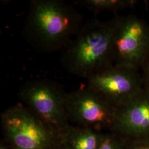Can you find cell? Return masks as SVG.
<instances>
[{
  "label": "cell",
  "mask_w": 149,
  "mask_h": 149,
  "mask_svg": "<svg viewBox=\"0 0 149 149\" xmlns=\"http://www.w3.org/2000/svg\"><path fill=\"white\" fill-rule=\"evenodd\" d=\"M72 3L61 0H32L23 27L24 39L37 52L61 51L84 23Z\"/></svg>",
  "instance_id": "obj_1"
},
{
  "label": "cell",
  "mask_w": 149,
  "mask_h": 149,
  "mask_svg": "<svg viewBox=\"0 0 149 149\" xmlns=\"http://www.w3.org/2000/svg\"><path fill=\"white\" fill-rule=\"evenodd\" d=\"M119 16L101 21L94 16L85 22L61 50V65L67 72L88 79L114 64L113 41Z\"/></svg>",
  "instance_id": "obj_2"
},
{
  "label": "cell",
  "mask_w": 149,
  "mask_h": 149,
  "mask_svg": "<svg viewBox=\"0 0 149 149\" xmlns=\"http://www.w3.org/2000/svg\"><path fill=\"white\" fill-rule=\"evenodd\" d=\"M0 120L9 149H61V133L20 102L2 112Z\"/></svg>",
  "instance_id": "obj_3"
},
{
  "label": "cell",
  "mask_w": 149,
  "mask_h": 149,
  "mask_svg": "<svg viewBox=\"0 0 149 149\" xmlns=\"http://www.w3.org/2000/svg\"><path fill=\"white\" fill-rule=\"evenodd\" d=\"M66 92L60 84L47 79L29 80L19 86L20 102L60 133L70 123L65 104Z\"/></svg>",
  "instance_id": "obj_4"
},
{
  "label": "cell",
  "mask_w": 149,
  "mask_h": 149,
  "mask_svg": "<svg viewBox=\"0 0 149 149\" xmlns=\"http://www.w3.org/2000/svg\"><path fill=\"white\" fill-rule=\"evenodd\" d=\"M65 104L70 123L98 132L109 131L116 108L86 86L66 93Z\"/></svg>",
  "instance_id": "obj_5"
},
{
  "label": "cell",
  "mask_w": 149,
  "mask_h": 149,
  "mask_svg": "<svg viewBox=\"0 0 149 149\" xmlns=\"http://www.w3.org/2000/svg\"><path fill=\"white\" fill-rule=\"evenodd\" d=\"M113 48L115 65L140 69L149 48V24L134 15L119 16Z\"/></svg>",
  "instance_id": "obj_6"
},
{
  "label": "cell",
  "mask_w": 149,
  "mask_h": 149,
  "mask_svg": "<svg viewBox=\"0 0 149 149\" xmlns=\"http://www.w3.org/2000/svg\"><path fill=\"white\" fill-rule=\"evenodd\" d=\"M87 80V86L115 108L127 102L144 87L139 70L115 64Z\"/></svg>",
  "instance_id": "obj_7"
},
{
  "label": "cell",
  "mask_w": 149,
  "mask_h": 149,
  "mask_svg": "<svg viewBox=\"0 0 149 149\" xmlns=\"http://www.w3.org/2000/svg\"><path fill=\"white\" fill-rule=\"evenodd\" d=\"M109 131L126 141L149 138V89L144 87L127 102L116 108Z\"/></svg>",
  "instance_id": "obj_8"
},
{
  "label": "cell",
  "mask_w": 149,
  "mask_h": 149,
  "mask_svg": "<svg viewBox=\"0 0 149 149\" xmlns=\"http://www.w3.org/2000/svg\"><path fill=\"white\" fill-rule=\"evenodd\" d=\"M102 133L71 124L61 133V149H97Z\"/></svg>",
  "instance_id": "obj_9"
},
{
  "label": "cell",
  "mask_w": 149,
  "mask_h": 149,
  "mask_svg": "<svg viewBox=\"0 0 149 149\" xmlns=\"http://www.w3.org/2000/svg\"><path fill=\"white\" fill-rule=\"evenodd\" d=\"M138 1L135 0H75L71 3L93 12L95 14L103 11L116 13L133 8Z\"/></svg>",
  "instance_id": "obj_10"
},
{
  "label": "cell",
  "mask_w": 149,
  "mask_h": 149,
  "mask_svg": "<svg viewBox=\"0 0 149 149\" xmlns=\"http://www.w3.org/2000/svg\"><path fill=\"white\" fill-rule=\"evenodd\" d=\"M97 149H127V141L111 132H104Z\"/></svg>",
  "instance_id": "obj_11"
},
{
  "label": "cell",
  "mask_w": 149,
  "mask_h": 149,
  "mask_svg": "<svg viewBox=\"0 0 149 149\" xmlns=\"http://www.w3.org/2000/svg\"><path fill=\"white\" fill-rule=\"evenodd\" d=\"M144 87L149 89V48L140 67Z\"/></svg>",
  "instance_id": "obj_12"
},
{
  "label": "cell",
  "mask_w": 149,
  "mask_h": 149,
  "mask_svg": "<svg viewBox=\"0 0 149 149\" xmlns=\"http://www.w3.org/2000/svg\"><path fill=\"white\" fill-rule=\"evenodd\" d=\"M127 149H149V138L127 141Z\"/></svg>",
  "instance_id": "obj_13"
}]
</instances>
